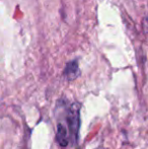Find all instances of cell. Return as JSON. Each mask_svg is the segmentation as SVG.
Returning a JSON list of instances; mask_svg holds the SVG:
<instances>
[{"instance_id":"1","label":"cell","mask_w":148,"mask_h":149,"mask_svg":"<svg viewBox=\"0 0 148 149\" xmlns=\"http://www.w3.org/2000/svg\"><path fill=\"white\" fill-rule=\"evenodd\" d=\"M67 123H68V130L70 134L73 137L74 142L78 140V132H79V125H80V117H79V110L75 108H71L67 115Z\"/></svg>"},{"instance_id":"2","label":"cell","mask_w":148,"mask_h":149,"mask_svg":"<svg viewBox=\"0 0 148 149\" xmlns=\"http://www.w3.org/2000/svg\"><path fill=\"white\" fill-rule=\"evenodd\" d=\"M66 78L68 80H74L78 77L79 75V67H78V62L76 60H73L71 62H69L66 65L65 71H64Z\"/></svg>"},{"instance_id":"3","label":"cell","mask_w":148,"mask_h":149,"mask_svg":"<svg viewBox=\"0 0 148 149\" xmlns=\"http://www.w3.org/2000/svg\"><path fill=\"white\" fill-rule=\"evenodd\" d=\"M56 139H57L59 145L62 146V147H65V146L68 145V130L62 124H58Z\"/></svg>"}]
</instances>
